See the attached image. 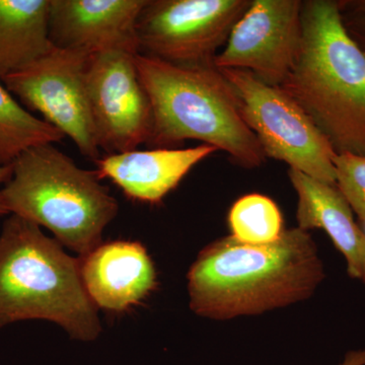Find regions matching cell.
<instances>
[{"mask_svg": "<svg viewBox=\"0 0 365 365\" xmlns=\"http://www.w3.org/2000/svg\"><path fill=\"white\" fill-rule=\"evenodd\" d=\"M333 163L336 186L365 228V157L336 153Z\"/></svg>", "mask_w": 365, "mask_h": 365, "instance_id": "obj_18", "label": "cell"}, {"mask_svg": "<svg viewBox=\"0 0 365 365\" xmlns=\"http://www.w3.org/2000/svg\"><path fill=\"white\" fill-rule=\"evenodd\" d=\"M239 98L242 119L266 158L279 160L307 176L336 184V153L292 98L242 69H220Z\"/></svg>", "mask_w": 365, "mask_h": 365, "instance_id": "obj_6", "label": "cell"}, {"mask_svg": "<svg viewBox=\"0 0 365 365\" xmlns=\"http://www.w3.org/2000/svg\"><path fill=\"white\" fill-rule=\"evenodd\" d=\"M50 0H0V81L51 47Z\"/></svg>", "mask_w": 365, "mask_h": 365, "instance_id": "obj_15", "label": "cell"}, {"mask_svg": "<svg viewBox=\"0 0 365 365\" xmlns=\"http://www.w3.org/2000/svg\"><path fill=\"white\" fill-rule=\"evenodd\" d=\"M187 278L192 311L228 319L309 299L325 271L312 235L294 227L268 245L217 240L200 252Z\"/></svg>", "mask_w": 365, "mask_h": 365, "instance_id": "obj_1", "label": "cell"}, {"mask_svg": "<svg viewBox=\"0 0 365 365\" xmlns=\"http://www.w3.org/2000/svg\"><path fill=\"white\" fill-rule=\"evenodd\" d=\"M135 63L153 109L150 148H172L193 139L247 169L265 163L234 88L217 67L175 66L140 53Z\"/></svg>", "mask_w": 365, "mask_h": 365, "instance_id": "obj_3", "label": "cell"}, {"mask_svg": "<svg viewBox=\"0 0 365 365\" xmlns=\"http://www.w3.org/2000/svg\"><path fill=\"white\" fill-rule=\"evenodd\" d=\"M341 11L365 16V0H345L339 1Z\"/></svg>", "mask_w": 365, "mask_h": 365, "instance_id": "obj_21", "label": "cell"}, {"mask_svg": "<svg viewBox=\"0 0 365 365\" xmlns=\"http://www.w3.org/2000/svg\"><path fill=\"white\" fill-rule=\"evenodd\" d=\"M85 51L51 45L47 52L2 81L28 109L69 137L88 160L100 158L97 133L86 86Z\"/></svg>", "mask_w": 365, "mask_h": 365, "instance_id": "obj_8", "label": "cell"}, {"mask_svg": "<svg viewBox=\"0 0 365 365\" xmlns=\"http://www.w3.org/2000/svg\"><path fill=\"white\" fill-rule=\"evenodd\" d=\"M339 365H365V349L346 353L344 359Z\"/></svg>", "mask_w": 365, "mask_h": 365, "instance_id": "obj_22", "label": "cell"}, {"mask_svg": "<svg viewBox=\"0 0 365 365\" xmlns=\"http://www.w3.org/2000/svg\"><path fill=\"white\" fill-rule=\"evenodd\" d=\"M11 176H13V165L0 167V216L9 215L2 200L1 191L4 185L11 180Z\"/></svg>", "mask_w": 365, "mask_h": 365, "instance_id": "obj_20", "label": "cell"}, {"mask_svg": "<svg viewBox=\"0 0 365 365\" xmlns=\"http://www.w3.org/2000/svg\"><path fill=\"white\" fill-rule=\"evenodd\" d=\"M228 225L232 237L249 245L271 244L284 230L277 204L261 194H250L235 202L228 213Z\"/></svg>", "mask_w": 365, "mask_h": 365, "instance_id": "obj_17", "label": "cell"}, {"mask_svg": "<svg viewBox=\"0 0 365 365\" xmlns=\"http://www.w3.org/2000/svg\"><path fill=\"white\" fill-rule=\"evenodd\" d=\"M342 20L346 31L365 53V16L342 11Z\"/></svg>", "mask_w": 365, "mask_h": 365, "instance_id": "obj_19", "label": "cell"}, {"mask_svg": "<svg viewBox=\"0 0 365 365\" xmlns=\"http://www.w3.org/2000/svg\"><path fill=\"white\" fill-rule=\"evenodd\" d=\"M63 138L56 127L26 110L0 81V167L13 165L30 148Z\"/></svg>", "mask_w": 365, "mask_h": 365, "instance_id": "obj_16", "label": "cell"}, {"mask_svg": "<svg viewBox=\"0 0 365 365\" xmlns=\"http://www.w3.org/2000/svg\"><path fill=\"white\" fill-rule=\"evenodd\" d=\"M302 41L282 85L336 153L365 157V53L346 31L339 1H302Z\"/></svg>", "mask_w": 365, "mask_h": 365, "instance_id": "obj_2", "label": "cell"}, {"mask_svg": "<svg viewBox=\"0 0 365 365\" xmlns=\"http://www.w3.org/2000/svg\"><path fill=\"white\" fill-rule=\"evenodd\" d=\"M138 52L109 49L91 53L86 86L100 150L108 155L137 150L148 144L153 109L137 72Z\"/></svg>", "mask_w": 365, "mask_h": 365, "instance_id": "obj_9", "label": "cell"}, {"mask_svg": "<svg viewBox=\"0 0 365 365\" xmlns=\"http://www.w3.org/2000/svg\"><path fill=\"white\" fill-rule=\"evenodd\" d=\"M78 259L86 294L98 309L126 311L157 285L155 265L140 242H102Z\"/></svg>", "mask_w": 365, "mask_h": 365, "instance_id": "obj_12", "label": "cell"}, {"mask_svg": "<svg viewBox=\"0 0 365 365\" xmlns=\"http://www.w3.org/2000/svg\"><path fill=\"white\" fill-rule=\"evenodd\" d=\"M361 281H364V284H365V271H364V276H362Z\"/></svg>", "mask_w": 365, "mask_h": 365, "instance_id": "obj_23", "label": "cell"}, {"mask_svg": "<svg viewBox=\"0 0 365 365\" xmlns=\"http://www.w3.org/2000/svg\"><path fill=\"white\" fill-rule=\"evenodd\" d=\"M145 4L146 0H50V42L74 51L139 53L136 24Z\"/></svg>", "mask_w": 365, "mask_h": 365, "instance_id": "obj_11", "label": "cell"}, {"mask_svg": "<svg viewBox=\"0 0 365 365\" xmlns=\"http://www.w3.org/2000/svg\"><path fill=\"white\" fill-rule=\"evenodd\" d=\"M96 170L81 169L53 144L25 151L2 188L9 215L44 227L62 246L86 256L103 242L119 205Z\"/></svg>", "mask_w": 365, "mask_h": 365, "instance_id": "obj_5", "label": "cell"}, {"mask_svg": "<svg viewBox=\"0 0 365 365\" xmlns=\"http://www.w3.org/2000/svg\"><path fill=\"white\" fill-rule=\"evenodd\" d=\"M302 13V0H252L215 66L250 71L269 86H280L299 49Z\"/></svg>", "mask_w": 365, "mask_h": 365, "instance_id": "obj_10", "label": "cell"}, {"mask_svg": "<svg viewBox=\"0 0 365 365\" xmlns=\"http://www.w3.org/2000/svg\"><path fill=\"white\" fill-rule=\"evenodd\" d=\"M215 151L207 144L184 150H134L98 158L96 172L101 180H110L132 200L157 204Z\"/></svg>", "mask_w": 365, "mask_h": 365, "instance_id": "obj_13", "label": "cell"}, {"mask_svg": "<svg viewBox=\"0 0 365 365\" xmlns=\"http://www.w3.org/2000/svg\"><path fill=\"white\" fill-rule=\"evenodd\" d=\"M252 0H146L136 24L139 53L180 66H215L220 48Z\"/></svg>", "mask_w": 365, "mask_h": 365, "instance_id": "obj_7", "label": "cell"}, {"mask_svg": "<svg viewBox=\"0 0 365 365\" xmlns=\"http://www.w3.org/2000/svg\"><path fill=\"white\" fill-rule=\"evenodd\" d=\"M9 215L0 234V329L44 319L72 339H98L102 325L81 279L79 259L66 254L39 225Z\"/></svg>", "mask_w": 365, "mask_h": 365, "instance_id": "obj_4", "label": "cell"}, {"mask_svg": "<svg viewBox=\"0 0 365 365\" xmlns=\"http://www.w3.org/2000/svg\"><path fill=\"white\" fill-rule=\"evenodd\" d=\"M297 197L300 230H325L335 248L345 257L350 277L361 280L365 271V232L338 187L319 181L299 170H288Z\"/></svg>", "mask_w": 365, "mask_h": 365, "instance_id": "obj_14", "label": "cell"}]
</instances>
